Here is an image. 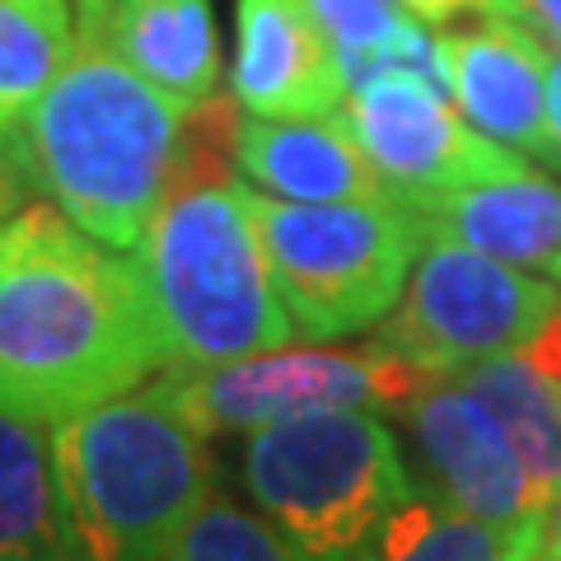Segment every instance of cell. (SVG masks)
Instances as JSON below:
<instances>
[{
    "instance_id": "cell-11",
    "label": "cell",
    "mask_w": 561,
    "mask_h": 561,
    "mask_svg": "<svg viewBox=\"0 0 561 561\" xmlns=\"http://www.w3.org/2000/svg\"><path fill=\"white\" fill-rule=\"evenodd\" d=\"M449 76L459 108L478 127L519 154L561 164V136L548 113L552 47L519 20H486L472 33H445Z\"/></svg>"
},
{
    "instance_id": "cell-9",
    "label": "cell",
    "mask_w": 561,
    "mask_h": 561,
    "mask_svg": "<svg viewBox=\"0 0 561 561\" xmlns=\"http://www.w3.org/2000/svg\"><path fill=\"white\" fill-rule=\"evenodd\" d=\"M337 122L365 150V160L379 169L393 197L412 206L416 216L445 192L529 169L524 154L463 127L459 113H449L445 94H435L426 80L402 76V70L356 84L337 108Z\"/></svg>"
},
{
    "instance_id": "cell-23",
    "label": "cell",
    "mask_w": 561,
    "mask_h": 561,
    "mask_svg": "<svg viewBox=\"0 0 561 561\" xmlns=\"http://www.w3.org/2000/svg\"><path fill=\"white\" fill-rule=\"evenodd\" d=\"M426 24H445L454 14H486V20H515V0H402Z\"/></svg>"
},
{
    "instance_id": "cell-17",
    "label": "cell",
    "mask_w": 561,
    "mask_h": 561,
    "mask_svg": "<svg viewBox=\"0 0 561 561\" xmlns=\"http://www.w3.org/2000/svg\"><path fill=\"white\" fill-rule=\"evenodd\" d=\"M459 379L496 412L515 454L524 459V472H529L534 505L542 511L561 491V393H557V383L542 379L519 351L468 365V370H459Z\"/></svg>"
},
{
    "instance_id": "cell-4",
    "label": "cell",
    "mask_w": 561,
    "mask_h": 561,
    "mask_svg": "<svg viewBox=\"0 0 561 561\" xmlns=\"http://www.w3.org/2000/svg\"><path fill=\"white\" fill-rule=\"evenodd\" d=\"M47 435L70 561H164L216 491L206 435L150 389L66 416Z\"/></svg>"
},
{
    "instance_id": "cell-13",
    "label": "cell",
    "mask_w": 561,
    "mask_h": 561,
    "mask_svg": "<svg viewBox=\"0 0 561 561\" xmlns=\"http://www.w3.org/2000/svg\"><path fill=\"white\" fill-rule=\"evenodd\" d=\"M70 20L76 47L108 51L187 108L216 94L220 38L210 0H70Z\"/></svg>"
},
{
    "instance_id": "cell-20",
    "label": "cell",
    "mask_w": 561,
    "mask_h": 561,
    "mask_svg": "<svg viewBox=\"0 0 561 561\" xmlns=\"http://www.w3.org/2000/svg\"><path fill=\"white\" fill-rule=\"evenodd\" d=\"M164 561H300V557L276 534L267 515H253L239 501L210 491V501L187 519V529L179 534Z\"/></svg>"
},
{
    "instance_id": "cell-30",
    "label": "cell",
    "mask_w": 561,
    "mask_h": 561,
    "mask_svg": "<svg viewBox=\"0 0 561 561\" xmlns=\"http://www.w3.org/2000/svg\"><path fill=\"white\" fill-rule=\"evenodd\" d=\"M501 561H529V552H524V548H515V552H505Z\"/></svg>"
},
{
    "instance_id": "cell-18",
    "label": "cell",
    "mask_w": 561,
    "mask_h": 561,
    "mask_svg": "<svg viewBox=\"0 0 561 561\" xmlns=\"http://www.w3.org/2000/svg\"><path fill=\"white\" fill-rule=\"evenodd\" d=\"M76 51L70 0H0V146Z\"/></svg>"
},
{
    "instance_id": "cell-24",
    "label": "cell",
    "mask_w": 561,
    "mask_h": 561,
    "mask_svg": "<svg viewBox=\"0 0 561 561\" xmlns=\"http://www.w3.org/2000/svg\"><path fill=\"white\" fill-rule=\"evenodd\" d=\"M519 356L529 360L542 379H552V383H557V393H561V305L548 313V319H542V328L534 332L529 346H524Z\"/></svg>"
},
{
    "instance_id": "cell-19",
    "label": "cell",
    "mask_w": 561,
    "mask_h": 561,
    "mask_svg": "<svg viewBox=\"0 0 561 561\" xmlns=\"http://www.w3.org/2000/svg\"><path fill=\"white\" fill-rule=\"evenodd\" d=\"M534 524L524 534H505V529H491V524L472 519V515H459L449 501L412 496L393 515L389 534H383L379 561H501L515 548L529 552Z\"/></svg>"
},
{
    "instance_id": "cell-3",
    "label": "cell",
    "mask_w": 561,
    "mask_h": 561,
    "mask_svg": "<svg viewBox=\"0 0 561 561\" xmlns=\"http://www.w3.org/2000/svg\"><path fill=\"white\" fill-rule=\"evenodd\" d=\"M127 257L164 370L267 356L295 337L257 234L253 192L234 179L169 192L146 243Z\"/></svg>"
},
{
    "instance_id": "cell-5",
    "label": "cell",
    "mask_w": 561,
    "mask_h": 561,
    "mask_svg": "<svg viewBox=\"0 0 561 561\" xmlns=\"http://www.w3.org/2000/svg\"><path fill=\"white\" fill-rule=\"evenodd\" d=\"M243 482L300 561H379L416 491L375 412H309L249 435Z\"/></svg>"
},
{
    "instance_id": "cell-28",
    "label": "cell",
    "mask_w": 561,
    "mask_h": 561,
    "mask_svg": "<svg viewBox=\"0 0 561 561\" xmlns=\"http://www.w3.org/2000/svg\"><path fill=\"white\" fill-rule=\"evenodd\" d=\"M548 113H552V131L561 136V51H552L548 61Z\"/></svg>"
},
{
    "instance_id": "cell-12",
    "label": "cell",
    "mask_w": 561,
    "mask_h": 561,
    "mask_svg": "<svg viewBox=\"0 0 561 561\" xmlns=\"http://www.w3.org/2000/svg\"><path fill=\"white\" fill-rule=\"evenodd\" d=\"M234 99L253 117H332L346 103L337 47L305 0H234Z\"/></svg>"
},
{
    "instance_id": "cell-8",
    "label": "cell",
    "mask_w": 561,
    "mask_h": 561,
    "mask_svg": "<svg viewBox=\"0 0 561 561\" xmlns=\"http://www.w3.org/2000/svg\"><path fill=\"white\" fill-rule=\"evenodd\" d=\"M557 305L552 286L426 230L416 272L375 342L416 360L426 375H459L478 360L524 351Z\"/></svg>"
},
{
    "instance_id": "cell-22",
    "label": "cell",
    "mask_w": 561,
    "mask_h": 561,
    "mask_svg": "<svg viewBox=\"0 0 561 561\" xmlns=\"http://www.w3.org/2000/svg\"><path fill=\"white\" fill-rule=\"evenodd\" d=\"M309 14L319 20V28L332 38L337 51H356V47H379L393 33H402L412 20L402 14L393 0H305Z\"/></svg>"
},
{
    "instance_id": "cell-25",
    "label": "cell",
    "mask_w": 561,
    "mask_h": 561,
    "mask_svg": "<svg viewBox=\"0 0 561 561\" xmlns=\"http://www.w3.org/2000/svg\"><path fill=\"white\" fill-rule=\"evenodd\" d=\"M529 561H561V491L538 511L534 542H529Z\"/></svg>"
},
{
    "instance_id": "cell-26",
    "label": "cell",
    "mask_w": 561,
    "mask_h": 561,
    "mask_svg": "<svg viewBox=\"0 0 561 561\" xmlns=\"http://www.w3.org/2000/svg\"><path fill=\"white\" fill-rule=\"evenodd\" d=\"M515 20L552 33V38L561 43V0H515Z\"/></svg>"
},
{
    "instance_id": "cell-21",
    "label": "cell",
    "mask_w": 561,
    "mask_h": 561,
    "mask_svg": "<svg viewBox=\"0 0 561 561\" xmlns=\"http://www.w3.org/2000/svg\"><path fill=\"white\" fill-rule=\"evenodd\" d=\"M239 99L210 94L192 103L179 127V146H173V179L169 192L197 187V183H230L234 179V146H239Z\"/></svg>"
},
{
    "instance_id": "cell-10",
    "label": "cell",
    "mask_w": 561,
    "mask_h": 561,
    "mask_svg": "<svg viewBox=\"0 0 561 561\" xmlns=\"http://www.w3.org/2000/svg\"><path fill=\"white\" fill-rule=\"evenodd\" d=\"M402 412H408L431 468L440 472L445 501L459 515H472L505 534H524L538 519L524 459L515 454L496 412L459 375H435Z\"/></svg>"
},
{
    "instance_id": "cell-6",
    "label": "cell",
    "mask_w": 561,
    "mask_h": 561,
    "mask_svg": "<svg viewBox=\"0 0 561 561\" xmlns=\"http://www.w3.org/2000/svg\"><path fill=\"white\" fill-rule=\"evenodd\" d=\"M253 216L280 305L319 342L379 323L426 249V220L398 197L309 206L253 192Z\"/></svg>"
},
{
    "instance_id": "cell-14",
    "label": "cell",
    "mask_w": 561,
    "mask_h": 561,
    "mask_svg": "<svg viewBox=\"0 0 561 561\" xmlns=\"http://www.w3.org/2000/svg\"><path fill=\"white\" fill-rule=\"evenodd\" d=\"M234 169L286 202H383L393 197L351 131L332 117H243Z\"/></svg>"
},
{
    "instance_id": "cell-7",
    "label": "cell",
    "mask_w": 561,
    "mask_h": 561,
    "mask_svg": "<svg viewBox=\"0 0 561 561\" xmlns=\"http://www.w3.org/2000/svg\"><path fill=\"white\" fill-rule=\"evenodd\" d=\"M435 375L416 360L370 342L365 351H267L230 365H197V370H164L146 389L169 402L197 435L262 431L309 412H379L408 408Z\"/></svg>"
},
{
    "instance_id": "cell-2",
    "label": "cell",
    "mask_w": 561,
    "mask_h": 561,
    "mask_svg": "<svg viewBox=\"0 0 561 561\" xmlns=\"http://www.w3.org/2000/svg\"><path fill=\"white\" fill-rule=\"evenodd\" d=\"M187 103L99 47H76L5 146L24 187L117 253L146 243L169 197Z\"/></svg>"
},
{
    "instance_id": "cell-27",
    "label": "cell",
    "mask_w": 561,
    "mask_h": 561,
    "mask_svg": "<svg viewBox=\"0 0 561 561\" xmlns=\"http://www.w3.org/2000/svg\"><path fill=\"white\" fill-rule=\"evenodd\" d=\"M24 179L14 173V164H10V154L0 150V220H14L20 216V197H24Z\"/></svg>"
},
{
    "instance_id": "cell-15",
    "label": "cell",
    "mask_w": 561,
    "mask_h": 561,
    "mask_svg": "<svg viewBox=\"0 0 561 561\" xmlns=\"http://www.w3.org/2000/svg\"><path fill=\"white\" fill-rule=\"evenodd\" d=\"M431 234H449L486 257L538 267L561 280V187L538 173L472 183L421 210Z\"/></svg>"
},
{
    "instance_id": "cell-1",
    "label": "cell",
    "mask_w": 561,
    "mask_h": 561,
    "mask_svg": "<svg viewBox=\"0 0 561 561\" xmlns=\"http://www.w3.org/2000/svg\"><path fill=\"white\" fill-rule=\"evenodd\" d=\"M164 370L131 257L57 206H24L0 257V412L57 426Z\"/></svg>"
},
{
    "instance_id": "cell-29",
    "label": "cell",
    "mask_w": 561,
    "mask_h": 561,
    "mask_svg": "<svg viewBox=\"0 0 561 561\" xmlns=\"http://www.w3.org/2000/svg\"><path fill=\"white\" fill-rule=\"evenodd\" d=\"M5 239H10V220H0V257H5Z\"/></svg>"
},
{
    "instance_id": "cell-16",
    "label": "cell",
    "mask_w": 561,
    "mask_h": 561,
    "mask_svg": "<svg viewBox=\"0 0 561 561\" xmlns=\"http://www.w3.org/2000/svg\"><path fill=\"white\" fill-rule=\"evenodd\" d=\"M0 561H70L51 435L0 412Z\"/></svg>"
}]
</instances>
